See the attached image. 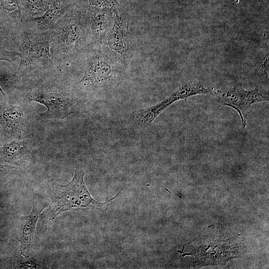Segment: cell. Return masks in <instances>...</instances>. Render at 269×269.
Masks as SVG:
<instances>
[{
    "mask_svg": "<svg viewBox=\"0 0 269 269\" xmlns=\"http://www.w3.org/2000/svg\"><path fill=\"white\" fill-rule=\"evenodd\" d=\"M85 172L76 169L73 177L67 184L61 185L51 180V201L50 204V218L53 220L66 211L83 209H97L105 212L111 202L118 197L121 190L114 198L104 203L95 200L90 194L84 181Z\"/></svg>",
    "mask_w": 269,
    "mask_h": 269,
    "instance_id": "6da1fadb",
    "label": "cell"
},
{
    "mask_svg": "<svg viewBox=\"0 0 269 269\" xmlns=\"http://www.w3.org/2000/svg\"><path fill=\"white\" fill-rule=\"evenodd\" d=\"M217 97L225 105L233 108L239 114L243 128L247 125V114L254 103L269 101V97L259 92L258 87L246 90L240 86L215 91Z\"/></svg>",
    "mask_w": 269,
    "mask_h": 269,
    "instance_id": "7a4b0ae2",
    "label": "cell"
},
{
    "mask_svg": "<svg viewBox=\"0 0 269 269\" xmlns=\"http://www.w3.org/2000/svg\"><path fill=\"white\" fill-rule=\"evenodd\" d=\"M208 92V90L205 88L200 81L188 83L181 86L159 103L135 112L134 115V122L139 126H147L161 112L174 102L199 94H207Z\"/></svg>",
    "mask_w": 269,
    "mask_h": 269,
    "instance_id": "3957f363",
    "label": "cell"
},
{
    "mask_svg": "<svg viewBox=\"0 0 269 269\" xmlns=\"http://www.w3.org/2000/svg\"><path fill=\"white\" fill-rule=\"evenodd\" d=\"M116 63L105 53L93 56L87 64L84 75L78 84L88 89L107 85L116 73Z\"/></svg>",
    "mask_w": 269,
    "mask_h": 269,
    "instance_id": "277c9868",
    "label": "cell"
},
{
    "mask_svg": "<svg viewBox=\"0 0 269 269\" xmlns=\"http://www.w3.org/2000/svg\"><path fill=\"white\" fill-rule=\"evenodd\" d=\"M28 100L44 105V112L37 115V120L63 119L74 113L71 101L61 94L41 90H34Z\"/></svg>",
    "mask_w": 269,
    "mask_h": 269,
    "instance_id": "5b68a950",
    "label": "cell"
},
{
    "mask_svg": "<svg viewBox=\"0 0 269 269\" xmlns=\"http://www.w3.org/2000/svg\"><path fill=\"white\" fill-rule=\"evenodd\" d=\"M20 63L16 72L11 77L14 80L21 76L25 70L30 66L45 63L50 58L49 38L41 36L28 39L20 46Z\"/></svg>",
    "mask_w": 269,
    "mask_h": 269,
    "instance_id": "8992f818",
    "label": "cell"
},
{
    "mask_svg": "<svg viewBox=\"0 0 269 269\" xmlns=\"http://www.w3.org/2000/svg\"><path fill=\"white\" fill-rule=\"evenodd\" d=\"M128 21L120 14L114 12V20L109 33L103 40L105 46V54L118 63L127 53Z\"/></svg>",
    "mask_w": 269,
    "mask_h": 269,
    "instance_id": "52a82bcc",
    "label": "cell"
},
{
    "mask_svg": "<svg viewBox=\"0 0 269 269\" xmlns=\"http://www.w3.org/2000/svg\"><path fill=\"white\" fill-rule=\"evenodd\" d=\"M0 94V125L8 140L21 139L26 130L27 121L19 107L10 104Z\"/></svg>",
    "mask_w": 269,
    "mask_h": 269,
    "instance_id": "ba28073f",
    "label": "cell"
},
{
    "mask_svg": "<svg viewBox=\"0 0 269 269\" xmlns=\"http://www.w3.org/2000/svg\"><path fill=\"white\" fill-rule=\"evenodd\" d=\"M48 205L46 202L41 199L33 200L30 214L21 217L20 227L21 254L25 253L29 249L37 221L41 212Z\"/></svg>",
    "mask_w": 269,
    "mask_h": 269,
    "instance_id": "9c48e42d",
    "label": "cell"
},
{
    "mask_svg": "<svg viewBox=\"0 0 269 269\" xmlns=\"http://www.w3.org/2000/svg\"><path fill=\"white\" fill-rule=\"evenodd\" d=\"M30 141L26 139H9L0 146V162L20 163L31 153Z\"/></svg>",
    "mask_w": 269,
    "mask_h": 269,
    "instance_id": "30bf717a",
    "label": "cell"
},
{
    "mask_svg": "<svg viewBox=\"0 0 269 269\" xmlns=\"http://www.w3.org/2000/svg\"><path fill=\"white\" fill-rule=\"evenodd\" d=\"M115 11L120 10L109 8H100L91 16V30L97 38L103 40L106 37L113 25Z\"/></svg>",
    "mask_w": 269,
    "mask_h": 269,
    "instance_id": "8fae6325",
    "label": "cell"
},
{
    "mask_svg": "<svg viewBox=\"0 0 269 269\" xmlns=\"http://www.w3.org/2000/svg\"><path fill=\"white\" fill-rule=\"evenodd\" d=\"M82 27L79 22L71 19L63 26L60 39L67 46H74L78 44L82 34Z\"/></svg>",
    "mask_w": 269,
    "mask_h": 269,
    "instance_id": "7c38bea8",
    "label": "cell"
},
{
    "mask_svg": "<svg viewBox=\"0 0 269 269\" xmlns=\"http://www.w3.org/2000/svg\"><path fill=\"white\" fill-rule=\"evenodd\" d=\"M62 3L60 1H57L48 8L43 15L33 20L41 26H48L56 22L62 15Z\"/></svg>",
    "mask_w": 269,
    "mask_h": 269,
    "instance_id": "4fadbf2b",
    "label": "cell"
},
{
    "mask_svg": "<svg viewBox=\"0 0 269 269\" xmlns=\"http://www.w3.org/2000/svg\"><path fill=\"white\" fill-rule=\"evenodd\" d=\"M0 9L4 15L11 18L19 14L18 3L17 0H0Z\"/></svg>",
    "mask_w": 269,
    "mask_h": 269,
    "instance_id": "5bb4252c",
    "label": "cell"
},
{
    "mask_svg": "<svg viewBox=\"0 0 269 269\" xmlns=\"http://www.w3.org/2000/svg\"><path fill=\"white\" fill-rule=\"evenodd\" d=\"M27 8L34 14L40 13L46 10V5L43 0H27Z\"/></svg>",
    "mask_w": 269,
    "mask_h": 269,
    "instance_id": "9a60e30c",
    "label": "cell"
},
{
    "mask_svg": "<svg viewBox=\"0 0 269 269\" xmlns=\"http://www.w3.org/2000/svg\"><path fill=\"white\" fill-rule=\"evenodd\" d=\"M17 53L9 51L5 49L4 44L2 39L0 36V61H6L9 62H12ZM0 91L5 95L1 88L0 86Z\"/></svg>",
    "mask_w": 269,
    "mask_h": 269,
    "instance_id": "2e32d148",
    "label": "cell"
},
{
    "mask_svg": "<svg viewBox=\"0 0 269 269\" xmlns=\"http://www.w3.org/2000/svg\"><path fill=\"white\" fill-rule=\"evenodd\" d=\"M91 4L100 8H109L120 10V6L117 0H90Z\"/></svg>",
    "mask_w": 269,
    "mask_h": 269,
    "instance_id": "e0dca14e",
    "label": "cell"
},
{
    "mask_svg": "<svg viewBox=\"0 0 269 269\" xmlns=\"http://www.w3.org/2000/svg\"><path fill=\"white\" fill-rule=\"evenodd\" d=\"M16 170H17V169L14 167L0 163V178L14 174Z\"/></svg>",
    "mask_w": 269,
    "mask_h": 269,
    "instance_id": "ac0fdd59",
    "label": "cell"
},
{
    "mask_svg": "<svg viewBox=\"0 0 269 269\" xmlns=\"http://www.w3.org/2000/svg\"><path fill=\"white\" fill-rule=\"evenodd\" d=\"M8 138L3 133L1 126L0 125V146L5 141L8 140Z\"/></svg>",
    "mask_w": 269,
    "mask_h": 269,
    "instance_id": "d6986e66",
    "label": "cell"
},
{
    "mask_svg": "<svg viewBox=\"0 0 269 269\" xmlns=\"http://www.w3.org/2000/svg\"><path fill=\"white\" fill-rule=\"evenodd\" d=\"M239 0H236L235 2L238 3L239 2Z\"/></svg>",
    "mask_w": 269,
    "mask_h": 269,
    "instance_id": "ffe728a7",
    "label": "cell"
},
{
    "mask_svg": "<svg viewBox=\"0 0 269 269\" xmlns=\"http://www.w3.org/2000/svg\"><path fill=\"white\" fill-rule=\"evenodd\" d=\"M0 92L1 93V92L0 91ZM4 95V94H3Z\"/></svg>",
    "mask_w": 269,
    "mask_h": 269,
    "instance_id": "44dd1931",
    "label": "cell"
},
{
    "mask_svg": "<svg viewBox=\"0 0 269 269\" xmlns=\"http://www.w3.org/2000/svg\"><path fill=\"white\" fill-rule=\"evenodd\" d=\"M1 93L0 92V94ZM2 94V93H1Z\"/></svg>",
    "mask_w": 269,
    "mask_h": 269,
    "instance_id": "7402d4cb",
    "label": "cell"
}]
</instances>
